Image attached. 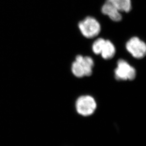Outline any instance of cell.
Instances as JSON below:
<instances>
[{
	"mask_svg": "<svg viewBox=\"0 0 146 146\" xmlns=\"http://www.w3.org/2000/svg\"><path fill=\"white\" fill-rule=\"evenodd\" d=\"M106 40V39H104L103 38H98L94 41L92 45V50L95 54H101Z\"/></svg>",
	"mask_w": 146,
	"mask_h": 146,
	"instance_id": "10",
	"label": "cell"
},
{
	"mask_svg": "<svg viewBox=\"0 0 146 146\" xmlns=\"http://www.w3.org/2000/svg\"><path fill=\"white\" fill-rule=\"evenodd\" d=\"M75 106L79 114L86 117L94 113L97 107V104L94 97L86 95L81 96L77 98Z\"/></svg>",
	"mask_w": 146,
	"mask_h": 146,
	"instance_id": "2",
	"label": "cell"
},
{
	"mask_svg": "<svg viewBox=\"0 0 146 146\" xmlns=\"http://www.w3.org/2000/svg\"><path fill=\"white\" fill-rule=\"evenodd\" d=\"M76 58L81 61L84 68L85 76H91L94 66V61L93 58L90 56H83L81 55H77Z\"/></svg>",
	"mask_w": 146,
	"mask_h": 146,
	"instance_id": "7",
	"label": "cell"
},
{
	"mask_svg": "<svg viewBox=\"0 0 146 146\" xmlns=\"http://www.w3.org/2000/svg\"><path fill=\"white\" fill-rule=\"evenodd\" d=\"M127 50L137 59H141L146 56V44L137 36L131 38L126 44Z\"/></svg>",
	"mask_w": 146,
	"mask_h": 146,
	"instance_id": "4",
	"label": "cell"
},
{
	"mask_svg": "<svg viewBox=\"0 0 146 146\" xmlns=\"http://www.w3.org/2000/svg\"><path fill=\"white\" fill-rule=\"evenodd\" d=\"M112 3L119 11L128 13L132 9L131 0H106Z\"/></svg>",
	"mask_w": 146,
	"mask_h": 146,
	"instance_id": "6",
	"label": "cell"
},
{
	"mask_svg": "<svg viewBox=\"0 0 146 146\" xmlns=\"http://www.w3.org/2000/svg\"><path fill=\"white\" fill-rule=\"evenodd\" d=\"M116 53V49L113 44L109 40H106L100 55L104 59L106 60L112 58Z\"/></svg>",
	"mask_w": 146,
	"mask_h": 146,
	"instance_id": "8",
	"label": "cell"
},
{
	"mask_svg": "<svg viewBox=\"0 0 146 146\" xmlns=\"http://www.w3.org/2000/svg\"><path fill=\"white\" fill-rule=\"evenodd\" d=\"M71 71L76 77L82 78L85 76V73L82 64L80 60L76 58L71 66Z\"/></svg>",
	"mask_w": 146,
	"mask_h": 146,
	"instance_id": "9",
	"label": "cell"
},
{
	"mask_svg": "<svg viewBox=\"0 0 146 146\" xmlns=\"http://www.w3.org/2000/svg\"><path fill=\"white\" fill-rule=\"evenodd\" d=\"M101 11L103 14L108 16L111 20L115 22H119L122 20L121 12L112 3L106 0L102 7Z\"/></svg>",
	"mask_w": 146,
	"mask_h": 146,
	"instance_id": "5",
	"label": "cell"
},
{
	"mask_svg": "<svg viewBox=\"0 0 146 146\" xmlns=\"http://www.w3.org/2000/svg\"><path fill=\"white\" fill-rule=\"evenodd\" d=\"M78 28L80 32L85 38H93L100 33L101 27L100 23L96 18L88 16L80 21Z\"/></svg>",
	"mask_w": 146,
	"mask_h": 146,
	"instance_id": "1",
	"label": "cell"
},
{
	"mask_svg": "<svg viewBox=\"0 0 146 146\" xmlns=\"http://www.w3.org/2000/svg\"><path fill=\"white\" fill-rule=\"evenodd\" d=\"M114 76L118 81H131L136 76V71L127 61L124 59H119L114 70Z\"/></svg>",
	"mask_w": 146,
	"mask_h": 146,
	"instance_id": "3",
	"label": "cell"
}]
</instances>
